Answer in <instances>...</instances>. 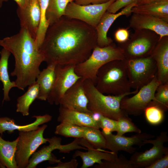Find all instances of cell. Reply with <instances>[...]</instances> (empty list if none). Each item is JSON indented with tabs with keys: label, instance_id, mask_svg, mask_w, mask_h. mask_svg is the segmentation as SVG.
<instances>
[{
	"label": "cell",
	"instance_id": "cell-1",
	"mask_svg": "<svg viewBox=\"0 0 168 168\" xmlns=\"http://www.w3.org/2000/svg\"><path fill=\"white\" fill-rule=\"evenodd\" d=\"M97 39L95 28L63 16L49 26L39 49L48 65L76 66L89 57Z\"/></svg>",
	"mask_w": 168,
	"mask_h": 168
},
{
	"label": "cell",
	"instance_id": "cell-2",
	"mask_svg": "<svg viewBox=\"0 0 168 168\" xmlns=\"http://www.w3.org/2000/svg\"><path fill=\"white\" fill-rule=\"evenodd\" d=\"M0 46L13 55L15 68L10 75L16 77L17 87L24 90L36 82L40 72V66L44 61L35 39L27 30L21 27L17 34L0 40Z\"/></svg>",
	"mask_w": 168,
	"mask_h": 168
},
{
	"label": "cell",
	"instance_id": "cell-3",
	"mask_svg": "<svg viewBox=\"0 0 168 168\" xmlns=\"http://www.w3.org/2000/svg\"><path fill=\"white\" fill-rule=\"evenodd\" d=\"M95 86L101 93L120 95L131 92L125 60L110 62L98 70Z\"/></svg>",
	"mask_w": 168,
	"mask_h": 168
},
{
	"label": "cell",
	"instance_id": "cell-4",
	"mask_svg": "<svg viewBox=\"0 0 168 168\" xmlns=\"http://www.w3.org/2000/svg\"><path fill=\"white\" fill-rule=\"evenodd\" d=\"M83 86L88 99L89 110L93 113L115 120L127 115L120 108L122 99L126 96L135 94L138 91L135 90L129 93L118 96L106 95L99 91L90 80H84Z\"/></svg>",
	"mask_w": 168,
	"mask_h": 168
},
{
	"label": "cell",
	"instance_id": "cell-5",
	"mask_svg": "<svg viewBox=\"0 0 168 168\" xmlns=\"http://www.w3.org/2000/svg\"><path fill=\"white\" fill-rule=\"evenodd\" d=\"M124 59L123 50L113 42L104 47L97 45L87 59L75 66V71L83 79L90 80L95 85L98 72L102 66L113 60Z\"/></svg>",
	"mask_w": 168,
	"mask_h": 168
},
{
	"label": "cell",
	"instance_id": "cell-6",
	"mask_svg": "<svg viewBox=\"0 0 168 168\" xmlns=\"http://www.w3.org/2000/svg\"><path fill=\"white\" fill-rule=\"evenodd\" d=\"M158 35L148 30H135L130 39L119 44L125 60L150 56L160 40Z\"/></svg>",
	"mask_w": 168,
	"mask_h": 168
},
{
	"label": "cell",
	"instance_id": "cell-7",
	"mask_svg": "<svg viewBox=\"0 0 168 168\" xmlns=\"http://www.w3.org/2000/svg\"><path fill=\"white\" fill-rule=\"evenodd\" d=\"M47 125L44 124L37 129L19 131L15 159L18 168H26L31 155L41 145L48 142L43 134Z\"/></svg>",
	"mask_w": 168,
	"mask_h": 168
},
{
	"label": "cell",
	"instance_id": "cell-8",
	"mask_svg": "<svg viewBox=\"0 0 168 168\" xmlns=\"http://www.w3.org/2000/svg\"><path fill=\"white\" fill-rule=\"evenodd\" d=\"M125 61L131 88L139 90L151 82L156 76V63L150 56Z\"/></svg>",
	"mask_w": 168,
	"mask_h": 168
},
{
	"label": "cell",
	"instance_id": "cell-9",
	"mask_svg": "<svg viewBox=\"0 0 168 168\" xmlns=\"http://www.w3.org/2000/svg\"><path fill=\"white\" fill-rule=\"evenodd\" d=\"M161 84L156 76L151 82L140 88L133 96L124 97L120 102L121 110L128 115H141L154 99L156 89Z\"/></svg>",
	"mask_w": 168,
	"mask_h": 168
},
{
	"label": "cell",
	"instance_id": "cell-10",
	"mask_svg": "<svg viewBox=\"0 0 168 168\" xmlns=\"http://www.w3.org/2000/svg\"><path fill=\"white\" fill-rule=\"evenodd\" d=\"M116 0H110L101 4L86 5L69 2L66 8L64 15L80 20L96 29L101 18L110 5Z\"/></svg>",
	"mask_w": 168,
	"mask_h": 168
},
{
	"label": "cell",
	"instance_id": "cell-11",
	"mask_svg": "<svg viewBox=\"0 0 168 168\" xmlns=\"http://www.w3.org/2000/svg\"><path fill=\"white\" fill-rule=\"evenodd\" d=\"M168 141V136L166 131L161 132L154 140H145L143 142L151 144L153 147L144 152H134L129 160L132 168H146L156 160L168 152V147L164 144Z\"/></svg>",
	"mask_w": 168,
	"mask_h": 168
},
{
	"label": "cell",
	"instance_id": "cell-12",
	"mask_svg": "<svg viewBox=\"0 0 168 168\" xmlns=\"http://www.w3.org/2000/svg\"><path fill=\"white\" fill-rule=\"evenodd\" d=\"M75 66L56 65L54 85L47 100L50 105H59L66 91L81 78L76 73Z\"/></svg>",
	"mask_w": 168,
	"mask_h": 168
},
{
	"label": "cell",
	"instance_id": "cell-13",
	"mask_svg": "<svg viewBox=\"0 0 168 168\" xmlns=\"http://www.w3.org/2000/svg\"><path fill=\"white\" fill-rule=\"evenodd\" d=\"M47 140L49 145L44 146L31 155L26 168H35L39 164L46 161L51 164L58 163L61 161V160L58 159L53 154L52 152L54 150H58L60 152L65 153L76 148L75 144L72 142L67 144H61V138L56 136L47 138Z\"/></svg>",
	"mask_w": 168,
	"mask_h": 168
},
{
	"label": "cell",
	"instance_id": "cell-14",
	"mask_svg": "<svg viewBox=\"0 0 168 168\" xmlns=\"http://www.w3.org/2000/svg\"><path fill=\"white\" fill-rule=\"evenodd\" d=\"M102 133L106 140V149L117 154L119 151L133 154L136 149L133 146L136 145L141 147L145 145L144 140L155 137L154 136L145 133H137L130 137L114 135L112 133Z\"/></svg>",
	"mask_w": 168,
	"mask_h": 168
},
{
	"label": "cell",
	"instance_id": "cell-15",
	"mask_svg": "<svg viewBox=\"0 0 168 168\" xmlns=\"http://www.w3.org/2000/svg\"><path fill=\"white\" fill-rule=\"evenodd\" d=\"M84 81L81 78L66 91L60 100V106L71 110L93 114L88 107V100L84 87Z\"/></svg>",
	"mask_w": 168,
	"mask_h": 168
},
{
	"label": "cell",
	"instance_id": "cell-16",
	"mask_svg": "<svg viewBox=\"0 0 168 168\" xmlns=\"http://www.w3.org/2000/svg\"><path fill=\"white\" fill-rule=\"evenodd\" d=\"M23 8L18 7L17 13L21 27L26 29L35 39L41 19V12L38 0H27Z\"/></svg>",
	"mask_w": 168,
	"mask_h": 168
},
{
	"label": "cell",
	"instance_id": "cell-17",
	"mask_svg": "<svg viewBox=\"0 0 168 168\" xmlns=\"http://www.w3.org/2000/svg\"><path fill=\"white\" fill-rule=\"evenodd\" d=\"M168 22L154 16L133 13L129 20V26L134 29L152 31L160 36V40L168 36Z\"/></svg>",
	"mask_w": 168,
	"mask_h": 168
},
{
	"label": "cell",
	"instance_id": "cell-18",
	"mask_svg": "<svg viewBox=\"0 0 168 168\" xmlns=\"http://www.w3.org/2000/svg\"><path fill=\"white\" fill-rule=\"evenodd\" d=\"M137 6L136 3H133L124 7L121 11L117 13H111L106 11L104 14L96 28L97 46L104 47L113 43L112 40L107 36L110 27L119 16L124 15L127 16L130 15L132 13V8Z\"/></svg>",
	"mask_w": 168,
	"mask_h": 168
},
{
	"label": "cell",
	"instance_id": "cell-19",
	"mask_svg": "<svg viewBox=\"0 0 168 168\" xmlns=\"http://www.w3.org/2000/svg\"><path fill=\"white\" fill-rule=\"evenodd\" d=\"M99 114L83 113L69 110L60 106L58 122H66L80 126H88L100 128L98 120Z\"/></svg>",
	"mask_w": 168,
	"mask_h": 168
},
{
	"label": "cell",
	"instance_id": "cell-20",
	"mask_svg": "<svg viewBox=\"0 0 168 168\" xmlns=\"http://www.w3.org/2000/svg\"><path fill=\"white\" fill-rule=\"evenodd\" d=\"M150 56L156 63L158 80L161 84L168 82V36L159 40Z\"/></svg>",
	"mask_w": 168,
	"mask_h": 168
},
{
	"label": "cell",
	"instance_id": "cell-21",
	"mask_svg": "<svg viewBox=\"0 0 168 168\" xmlns=\"http://www.w3.org/2000/svg\"><path fill=\"white\" fill-rule=\"evenodd\" d=\"M87 148V151L86 152L77 150L72 156V158L80 157L81 158L82 161L81 168H87L96 163L100 164L103 160L114 161L118 157L117 154L104 149L95 148L91 145L89 146Z\"/></svg>",
	"mask_w": 168,
	"mask_h": 168
},
{
	"label": "cell",
	"instance_id": "cell-22",
	"mask_svg": "<svg viewBox=\"0 0 168 168\" xmlns=\"http://www.w3.org/2000/svg\"><path fill=\"white\" fill-rule=\"evenodd\" d=\"M32 117L35 118L34 122L22 125L16 124L13 119L7 117H0V134L2 136L5 131L11 133L16 130L19 131L35 130L38 128L40 125L50 121L52 118L51 115L47 114L43 115H34Z\"/></svg>",
	"mask_w": 168,
	"mask_h": 168
},
{
	"label": "cell",
	"instance_id": "cell-23",
	"mask_svg": "<svg viewBox=\"0 0 168 168\" xmlns=\"http://www.w3.org/2000/svg\"><path fill=\"white\" fill-rule=\"evenodd\" d=\"M56 65L53 64L48 65L37 76L36 81L39 85V91L37 99L44 101L47 100L54 85Z\"/></svg>",
	"mask_w": 168,
	"mask_h": 168
},
{
	"label": "cell",
	"instance_id": "cell-24",
	"mask_svg": "<svg viewBox=\"0 0 168 168\" xmlns=\"http://www.w3.org/2000/svg\"><path fill=\"white\" fill-rule=\"evenodd\" d=\"M132 13L154 16L168 22V0H162L133 7Z\"/></svg>",
	"mask_w": 168,
	"mask_h": 168
},
{
	"label": "cell",
	"instance_id": "cell-25",
	"mask_svg": "<svg viewBox=\"0 0 168 168\" xmlns=\"http://www.w3.org/2000/svg\"><path fill=\"white\" fill-rule=\"evenodd\" d=\"M18 137L10 141L3 139L0 134V167L18 168L15 159Z\"/></svg>",
	"mask_w": 168,
	"mask_h": 168
},
{
	"label": "cell",
	"instance_id": "cell-26",
	"mask_svg": "<svg viewBox=\"0 0 168 168\" xmlns=\"http://www.w3.org/2000/svg\"><path fill=\"white\" fill-rule=\"evenodd\" d=\"M0 81L3 85V102L4 100L7 101L10 100L9 96V91L12 88L17 87V86L15 81H11L10 80L8 71V60L11 53L3 48L0 51Z\"/></svg>",
	"mask_w": 168,
	"mask_h": 168
},
{
	"label": "cell",
	"instance_id": "cell-27",
	"mask_svg": "<svg viewBox=\"0 0 168 168\" xmlns=\"http://www.w3.org/2000/svg\"><path fill=\"white\" fill-rule=\"evenodd\" d=\"M39 91V85L36 82L29 86L27 91L17 100L16 111L23 116L29 114L30 105L36 99Z\"/></svg>",
	"mask_w": 168,
	"mask_h": 168
},
{
	"label": "cell",
	"instance_id": "cell-28",
	"mask_svg": "<svg viewBox=\"0 0 168 168\" xmlns=\"http://www.w3.org/2000/svg\"><path fill=\"white\" fill-rule=\"evenodd\" d=\"M74 0H49L45 18L49 25L58 20L64 14L68 4Z\"/></svg>",
	"mask_w": 168,
	"mask_h": 168
},
{
	"label": "cell",
	"instance_id": "cell-29",
	"mask_svg": "<svg viewBox=\"0 0 168 168\" xmlns=\"http://www.w3.org/2000/svg\"><path fill=\"white\" fill-rule=\"evenodd\" d=\"M82 127L83 138L95 148L106 149V140L99 129L88 126Z\"/></svg>",
	"mask_w": 168,
	"mask_h": 168
},
{
	"label": "cell",
	"instance_id": "cell-30",
	"mask_svg": "<svg viewBox=\"0 0 168 168\" xmlns=\"http://www.w3.org/2000/svg\"><path fill=\"white\" fill-rule=\"evenodd\" d=\"M165 112L163 109L151 101L146 108L143 113L146 120L149 124L157 125L163 121Z\"/></svg>",
	"mask_w": 168,
	"mask_h": 168
},
{
	"label": "cell",
	"instance_id": "cell-31",
	"mask_svg": "<svg viewBox=\"0 0 168 168\" xmlns=\"http://www.w3.org/2000/svg\"><path fill=\"white\" fill-rule=\"evenodd\" d=\"M49 0H38L40 10L41 19L35 42L39 48L40 47L43 42L46 31L49 26L45 18Z\"/></svg>",
	"mask_w": 168,
	"mask_h": 168
},
{
	"label": "cell",
	"instance_id": "cell-32",
	"mask_svg": "<svg viewBox=\"0 0 168 168\" xmlns=\"http://www.w3.org/2000/svg\"><path fill=\"white\" fill-rule=\"evenodd\" d=\"M54 133L66 137L81 138H82L83 130L82 126L61 122L56 126Z\"/></svg>",
	"mask_w": 168,
	"mask_h": 168
},
{
	"label": "cell",
	"instance_id": "cell-33",
	"mask_svg": "<svg viewBox=\"0 0 168 168\" xmlns=\"http://www.w3.org/2000/svg\"><path fill=\"white\" fill-rule=\"evenodd\" d=\"M117 135H123L124 134L130 132L141 133V130L132 121L128 115L123 116L117 120Z\"/></svg>",
	"mask_w": 168,
	"mask_h": 168
},
{
	"label": "cell",
	"instance_id": "cell-34",
	"mask_svg": "<svg viewBox=\"0 0 168 168\" xmlns=\"http://www.w3.org/2000/svg\"><path fill=\"white\" fill-rule=\"evenodd\" d=\"M165 112L168 109V82L161 84L157 88L154 99L152 101Z\"/></svg>",
	"mask_w": 168,
	"mask_h": 168
},
{
	"label": "cell",
	"instance_id": "cell-35",
	"mask_svg": "<svg viewBox=\"0 0 168 168\" xmlns=\"http://www.w3.org/2000/svg\"><path fill=\"white\" fill-rule=\"evenodd\" d=\"M95 168H132L129 160L121 154L114 161H104L102 163L96 165Z\"/></svg>",
	"mask_w": 168,
	"mask_h": 168
},
{
	"label": "cell",
	"instance_id": "cell-36",
	"mask_svg": "<svg viewBox=\"0 0 168 168\" xmlns=\"http://www.w3.org/2000/svg\"><path fill=\"white\" fill-rule=\"evenodd\" d=\"M98 120L102 132L105 133L116 131L117 120H114L99 114Z\"/></svg>",
	"mask_w": 168,
	"mask_h": 168
},
{
	"label": "cell",
	"instance_id": "cell-37",
	"mask_svg": "<svg viewBox=\"0 0 168 168\" xmlns=\"http://www.w3.org/2000/svg\"><path fill=\"white\" fill-rule=\"evenodd\" d=\"M138 1V0H116L110 5L107 11L110 13H115L121 8L130 4L133 3L137 4Z\"/></svg>",
	"mask_w": 168,
	"mask_h": 168
},
{
	"label": "cell",
	"instance_id": "cell-38",
	"mask_svg": "<svg viewBox=\"0 0 168 168\" xmlns=\"http://www.w3.org/2000/svg\"><path fill=\"white\" fill-rule=\"evenodd\" d=\"M129 36V32L128 29L125 28H119L115 32L114 37L115 40L119 44L127 41Z\"/></svg>",
	"mask_w": 168,
	"mask_h": 168
},
{
	"label": "cell",
	"instance_id": "cell-39",
	"mask_svg": "<svg viewBox=\"0 0 168 168\" xmlns=\"http://www.w3.org/2000/svg\"><path fill=\"white\" fill-rule=\"evenodd\" d=\"M168 152L155 160L146 168H167Z\"/></svg>",
	"mask_w": 168,
	"mask_h": 168
},
{
	"label": "cell",
	"instance_id": "cell-40",
	"mask_svg": "<svg viewBox=\"0 0 168 168\" xmlns=\"http://www.w3.org/2000/svg\"><path fill=\"white\" fill-rule=\"evenodd\" d=\"M78 165L77 161L76 158H73L70 161L63 162L61 161L54 166L47 167V168H77Z\"/></svg>",
	"mask_w": 168,
	"mask_h": 168
},
{
	"label": "cell",
	"instance_id": "cell-41",
	"mask_svg": "<svg viewBox=\"0 0 168 168\" xmlns=\"http://www.w3.org/2000/svg\"><path fill=\"white\" fill-rule=\"evenodd\" d=\"M76 3L80 5L98 4L106 3L110 0H74Z\"/></svg>",
	"mask_w": 168,
	"mask_h": 168
},
{
	"label": "cell",
	"instance_id": "cell-42",
	"mask_svg": "<svg viewBox=\"0 0 168 168\" xmlns=\"http://www.w3.org/2000/svg\"><path fill=\"white\" fill-rule=\"evenodd\" d=\"M162 0H138L137 2V6L144 5Z\"/></svg>",
	"mask_w": 168,
	"mask_h": 168
},
{
	"label": "cell",
	"instance_id": "cell-43",
	"mask_svg": "<svg viewBox=\"0 0 168 168\" xmlns=\"http://www.w3.org/2000/svg\"><path fill=\"white\" fill-rule=\"evenodd\" d=\"M17 4L18 7L23 8L25 7L26 2V0H14Z\"/></svg>",
	"mask_w": 168,
	"mask_h": 168
},
{
	"label": "cell",
	"instance_id": "cell-44",
	"mask_svg": "<svg viewBox=\"0 0 168 168\" xmlns=\"http://www.w3.org/2000/svg\"><path fill=\"white\" fill-rule=\"evenodd\" d=\"M8 0H0V7H1L2 6V3L4 2H6Z\"/></svg>",
	"mask_w": 168,
	"mask_h": 168
},
{
	"label": "cell",
	"instance_id": "cell-45",
	"mask_svg": "<svg viewBox=\"0 0 168 168\" xmlns=\"http://www.w3.org/2000/svg\"><path fill=\"white\" fill-rule=\"evenodd\" d=\"M26 0V1H27V0Z\"/></svg>",
	"mask_w": 168,
	"mask_h": 168
}]
</instances>
